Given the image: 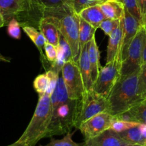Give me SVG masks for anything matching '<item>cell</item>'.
Masks as SVG:
<instances>
[{
  "label": "cell",
  "mask_w": 146,
  "mask_h": 146,
  "mask_svg": "<svg viewBox=\"0 0 146 146\" xmlns=\"http://www.w3.org/2000/svg\"><path fill=\"white\" fill-rule=\"evenodd\" d=\"M44 51H45V56L47 61L50 64L54 62L57 60V48L55 46L50 44V43H46L44 47Z\"/></svg>",
  "instance_id": "32"
},
{
  "label": "cell",
  "mask_w": 146,
  "mask_h": 146,
  "mask_svg": "<svg viewBox=\"0 0 146 146\" xmlns=\"http://www.w3.org/2000/svg\"><path fill=\"white\" fill-rule=\"evenodd\" d=\"M103 1L101 0H71V7L74 13L78 14L83 9L94 5H99Z\"/></svg>",
  "instance_id": "27"
},
{
  "label": "cell",
  "mask_w": 146,
  "mask_h": 146,
  "mask_svg": "<svg viewBox=\"0 0 146 146\" xmlns=\"http://www.w3.org/2000/svg\"><path fill=\"white\" fill-rule=\"evenodd\" d=\"M79 69L82 78L85 91H90L93 89V82L92 79L91 67L87 53V44L84 46L80 51V56L77 61Z\"/></svg>",
  "instance_id": "17"
},
{
  "label": "cell",
  "mask_w": 146,
  "mask_h": 146,
  "mask_svg": "<svg viewBox=\"0 0 146 146\" xmlns=\"http://www.w3.org/2000/svg\"><path fill=\"white\" fill-rule=\"evenodd\" d=\"M143 27H144L145 30V32H146V21H145V24H144V26H143Z\"/></svg>",
  "instance_id": "40"
},
{
  "label": "cell",
  "mask_w": 146,
  "mask_h": 146,
  "mask_svg": "<svg viewBox=\"0 0 146 146\" xmlns=\"http://www.w3.org/2000/svg\"><path fill=\"white\" fill-rule=\"evenodd\" d=\"M101 1H107V0H101ZM119 1H120V0H119Z\"/></svg>",
  "instance_id": "43"
},
{
  "label": "cell",
  "mask_w": 146,
  "mask_h": 146,
  "mask_svg": "<svg viewBox=\"0 0 146 146\" xmlns=\"http://www.w3.org/2000/svg\"><path fill=\"white\" fill-rule=\"evenodd\" d=\"M30 2L32 11H38L42 17H50L72 8L71 0H30Z\"/></svg>",
  "instance_id": "11"
},
{
  "label": "cell",
  "mask_w": 146,
  "mask_h": 146,
  "mask_svg": "<svg viewBox=\"0 0 146 146\" xmlns=\"http://www.w3.org/2000/svg\"><path fill=\"white\" fill-rule=\"evenodd\" d=\"M5 22H4V19H3V17L2 15H1V12H0V28H1V27H3L4 26H5Z\"/></svg>",
  "instance_id": "37"
},
{
  "label": "cell",
  "mask_w": 146,
  "mask_h": 146,
  "mask_svg": "<svg viewBox=\"0 0 146 146\" xmlns=\"http://www.w3.org/2000/svg\"><path fill=\"white\" fill-rule=\"evenodd\" d=\"M29 1H30V0H29ZM30 3H31V2H30ZM31 8H32V7H31Z\"/></svg>",
  "instance_id": "44"
},
{
  "label": "cell",
  "mask_w": 146,
  "mask_h": 146,
  "mask_svg": "<svg viewBox=\"0 0 146 146\" xmlns=\"http://www.w3.org/2000/svg\"><path fill=\"white\" fill-rule=\"evenodd\" d=\"M114 120V115L109 112L100 113L83 122L78 129L84 136V141H87L110 129Z\"/></svg>",
  "instance_id": "9"
},
{
  "label": "cell",
  "mask_w": 146,
  "mask_h": 146,
  "mask_svg": "<svg viewBox=\"0 0 146 146\" xmlns=\"http://www.w3.org/2000/svg\"><path fill=\"white\" fill-rule=\"evenodd\" d=\"M142 63L145 64L146 63V36L145 39L144 46H143V60H142ZM142 64V65H143Z\"/></svg>",
  "instance_id": "35"
},
{
  "label": "cell",
  "mask_w": 146,
  "mask_h": 146,
  "mask_svg": "<svg viewBox=\"0 0 146 146\" xmlns=\"http://www.w3.org/2000/svg\"><path fill=\"white\" fill-rule=\"evenodd\" d=\"M121 64L122 58L118 56L111 62L106 63L104 66H102L97 79L93 84V90L97 94L107 98L120 77Z\"/></svg>",
  "instance_id": "7"
},
{
  "label": "cell",
  "mask_w": 146,
  "mask_h": 146,
  "mask_svg": "<svg viewBox=\"0 0 146 146\" xmlns=\"http://www.w3.org/2000/svg\"><path fill=\"white\" fill-rule=\"evenodd\" d=\"M74 132H68L62 139H54L52 137L50 138V141L45 145H40L39 146H82L84 143H77L72 140V135Z\"/></svg>",
  "instance_id": "24"
},
{
  "label": "cell",
  "mask_w": 146,
  "mask_h": 146,
  "mask_svg": "<svg viewBox=\"0 0 146 146\" xmlns=\"http://www.w3.org/2000/svg\"><path fill=\"white\" fill-rule=\"evenodd\" d=\"M0 61H2V62H10V60L9 58H7V57H5L4 56H3L2 54H1V52H0Z\"/></svg>",
  "instance_id": "36"
},
{
  "label": "cell",
  "mask_w": 146,
  "mask_h": 146,
  "mask_svg": "<svg viewBox=\"0 0 146 146\" xmlns=\"http://www.w3.org/2000/svg\"><path fill=\"white\" fill-rule=\"evenodd\" d=\"M52 114L45 138L64 135L74 128L78 100L69 98L64 81L60 78L51 95Z\"/></svg>",
  "instance_id": "1"
},
{
  "label": "cell",
  "mask_w": 146,
  "mask_h": 146,
  "mask_svg": "<svg viewBox=\"0 0 146 146\" xmlns=\"http://www.w3.org/2000/svg\"><path fill=\"white\" fill-rule=\"evenodd\" d=\"M33 86L40 96L45 94L49 86V78L47 74L45 73L37 76L33 82Z\"/></svg>",
  "instance_id": "25"
},
{
  "label": "cell",
  "mask_w": 146,
  "mask_h": 146,
  "mask_svg": "<svg viewBox=\"0 0 146 146\" xmlns=\"http://www.w3.org/2000/svg\"><path fill=\"white\" fill-rule=\"evenodd\" d=\"M22 29L24 30V33L28 36L29 38L31 39V41L34 43V45L38 48L39 51L40 53V56H41L42 63L43 66H45L44 64L48 63L47 58H46V56H44V53H43L44 45L47 43V40H46L45 37L44 36V35H43L41 31H38L37 29L31 27V26L22 25Z\"/></svg>",
  "instance_id": "19"
},
{
  "label": "cell",
  "mask_w": 146,
  "mask_h": 146,
  "mask_svg": "<svg viewBox=\"0 0 146 146\" xmlns=\"http://www.w3.org/2000/svg\"><path fill=\"white\" fill-rule=\"evenodd\" d=\"M7 146H24V145H21V144H18V143H12V144H10V145H7Z\"/></svg>",
  "instance_id": "38"
},
{
  "label": "cell",
  "mask_w": 146,
  "mask_h": 146,
  "mask_svg": "<svg viewBox=\"0 0 146 146\" xmlns=\"http://www.w3.org/2000/svg\"><path fill=\"white\" fill-rule=\"evenodd\" d=\"M61 74L67 88L69 98L80 100L82 97L85 89L77 63L73 59L64 63Z\"/></svg>",
  "instance_id": "8"
},
{
  "label": "cell",
  "mask_w": 146,
  "mask_h": 146,
  "mask_svg": "<svg viewBox=\"0 0 146 146\" xmlns=\"http://www.w3.org/2000/svg\"><path fill=\"white\" fill-rule=\"evenodd\" d=\"M123 41V19L120 25L109 36L108 45L107 48L106 63H109L121 56V46Z\"/></svg>",
  "instance_id": "14"
},
{
  "label": "cell",
  "mask_w": 146,
  "mask_h": 146,
  "mask_svg": "<svg viewBox=\"0 0 146 146\" xmlns=\"http://www.w3.org/2000/svg\"><path fill=\"white\" fill-rule=\"evenodd\" d=\"M102 112H109L107 98L97 94L93 89L84 91L82 97L78 100L74 128L78 129L83 122Z\"/></svg>",
  "instance_id": "5"
},
{
  "label": "cell",
  "mask_w": 146,
  "mask_h": 146,
  "mask_svg": "<svg viewBox=\"0 0 146 146\" xmlns=\"http://www.w3.org/2000/svg\"><path fill=\"white\" fill-rule=\"evenodd\" d=\"M39 29L45 37L47 43L57 46L60 38V33L57 24L52 17H42L39 20Z\"/></svg>",
  "instance_id": "15"
},
{
  "label": "cell",
  "mask_w": 146,
  "mask_h": 146,
  "mask_svg": "<svg viewBox=\"0 0 146 146\" xmlns=\"http://www.w3.org/2000/svg\"><path fill=\"white\" fill-rule=\"evenodd\" d=\"M140 123L137 122H130V121H121V120L115 119L112 123L110 129L113 130L116 133H121L130 128L136 126Z\"/></svg>",
  "instance_id": "31"
},
{
  "label": "cell",
  "mask_w": 146,
  "mask_h": 146,
  "mask_svg": "<svg viewBox=\"0 0 146 146\" xmlns=\"http://www.w3.org/2000/svg\"><path fill=\"white\" fill-rule=\"evenodd\" d=\"M138 94L142 99L146 98V63L140 67L138 77Z\"/></svg>",
  "instance_id": "30"
},
{
  "label": "cell",
  "mask_w": 146,
  "mask_h": 146,
  "mask_svg": "<svg viewBox=\"0 0 146 146\" xmlns=\"http://www.w3.org/2000/svg\"><path fill=\"white\" fill-rule=\"evenodd\" d=\"M87 53H88V57L90 60V67H91L92 79L94 84L102 68L100 62V51H99L98 46L96 42L95 36L93 37L92 39L87 43Z\"/></svg>",
  "instance_id": "18"
},
{
  "label": "cell",
  "mask_w": 146,
  "mask_h": 146,
  "mask_svg": "<svg viewBox=\"0 0 146 146\" xmlns=\"http://www.w3.org/2000/svg\"><path fill=\"white\" fill-rule=\"evenodd\" d=\"M52 114L51 96L45 93L40 96L29 123L16 143L24 146H35L40 140L45 138L51 123Z\"/></svg>",
  "instance_id": "3"
},
{
  "label": "cell",
  "mask_w": 146,
  "mask_h": 146,
  "mask_svg": "<svg viewBox=\"0 0 146 146\" xmlns=\"http://www.w3.org/2000/svg\"><path fill=\"white\" fill-rule=\"evenodd\" d=\"M145 36V30L142 26L130 43L125 58L122 61L120 76L128 75L140 68L143 64V50Z\"/></svg>",
  "instance_id": "6"
},
{
  "label": "cell",
  "mask_w": 146,
  "mask_h": 146,
  "mask_svg": "<svg viewBox=\"0 0 146 146\" xmlns=\"http://www.w3.org/2000/svg\"><path fill=\"white\" fill-rule=\"evenodd\" d=\"M78 16L97 29L99 28L102 21L106 19L100 9V4L84 9L79 13Z\"/></svg>",
  "instance_id": "20"
},
{
  "label": "cell",
  "mask_w": 146,
  "mask_h": 146,
  "mask_svg": "<svg viewBox=\"0 0 146 146\" xmlns=\"http://www.w3.org/2000/svg\"><path fill=\"white\" fill-rule=\"evenodd\" d=\"M87 146H126L127 142L122 138L118 133L107 129L97 136L84 141Z\"/></svg>",
  "instance_id": "13"
},
{
  "label": "cell",
  "mask_w": 146,
  "mask_h": 146,
  "mask_svg": "<svg viewBox=\"0 0 146 146\" xmlns=\"http://www.w3.org/2000/svg\"><path fill=\"white\" fill-rule=\"evenodd\" d=\"M140 69L128 75L120 76L112 88L107 101L109 113L113 115L128 111L143 100L138 94Z\"/></svg>",
  "instance_id": "2"
},
{
  "label": "cell",
  "mask_w": 146,
  "mask_h": 146,
  "mask_svg": "<svg viewBox=\"0 0 146 146\" xmlns=\"http://www.w3.org/2000/svg\"><path fill=\"white\" fill-rule=\"evenodd\" d=\"M50 17L57 24L62 36L70 46L73 60L77 62L80 54V17L70 9L55 17Z\"/></svg>",
  "instance_id": "4"
},
{
  "label": "cell",
  "mask_w": 146,
  "mask_h": 146,
  "mask_svg": "<svg viewBox=\"0 0 146 146\" xmlns=\"http://www.w3.org/2000/svg\"><path fill=\"white\" fill-rule=\"evenodd\" d=\"M120 1L123 3L125 9L135 18L137 19L143 26V18H142L141 13H140L137 0H120Z\"/></svg>",
  "instance_id": "26"
},
{
  "label": "cell",
  "mask_w": 146,
  "mask_h": 146,
  "mask_svg": "<svg viewBox=\"0 0 146 146\" xmlns=\"http://www.w3.org/2000/svg\"><path fill=\"white\" fill-rule=\"evenodd\" d=\"M115 119L146 124V98L123 113L114 115Z\"/></svg>",
  "instance_id": "16"
},
{
  "label": "cell",
  "mask_w": 146,
  "mask_h": 146,
  "mask_svg": "<svg viewBox=\"0 0 146 146\" xmlns=\"http://www.w3.org/2000/svg\"><path fill=\"white\" fill-rule=\"evenodd\" d=\"M142 26L143 25L141 23L125 9L124 15L123 17V41L121 46L122 61L125 58L130 43Z\"/></svg>",
  "instance_id": "10"
},
{
  "label": "cell",
  "mask_w": 146,
  "mask_h": 146,
  "mask_svg": "<svg viewBox=\"0 0 146 146\" xmlns=\"http://www.w3.org/2000/svg\"><path fill=\"white\" fill-rule=\"evenodd\" d=\"M25 11H32L29 0H0V12L6 25L11 19Z\"/></svg>",
  "instance_id": "12"
},
{
  "label": "cell",
  "mask_w": 146,
  "mask_h": 146,
  "mask_svg": "<svg viewBox=\"0 0 146 146\" xmlns=\"http://www.w3.org/2000/svg\"><path fill=\"white\" fill-rule=\"evenodd\" d=\"M118 133L129 144H140L143 145L146 141V138L142 132L140 123Z\"/></svg>",
  "instance_id": "22"
},
{
  "label": "cell",
  "mask_w": 146,
  "mask_h": 146,
  "mask_svg": "<svg viewBox=\"0 0 146 146\" xmlns=\"http://www.w3.org/2000/svg\"><path fill=\"white\" fill-rule=\"evenodd\" d=\"M46 74H47L49 78V86L48 89H47L46 93L51 96L53 91H54V88H55L56 84H57V79H58L59 75L60 74H57V72H55V71H54L52 69L47 70L46 71Z\"/></svg>",
  "instance_id": "33"
},
{
  "label": "cell",
  "mask_w": 146,
  "mask_h": 146,
  "mask_svg": "<svg viewBox=\"0 0 146 146\" xmlns=\"http://www.w3.org/2000/svg\"><path fill=\"white\" fill-rule=\"evenodd\" d=\"M140 13H141L142 18H143V26L146 21V0H137Z\"/></svg>",
  "instance_id": "34"
},
{
  "label": "cell",
  "mask_w": 146,
  "mask_h": 146,
  "mask_svg": "<svg viewBox=\"0 0 146 146\" xmlns=\"http://www.w3.org/2000/svg\"><path fill=\"white\" fill-rule=\"evenodd\" d=\"M126 146H143V145H140V144H129V145Z\"/></svg>",
  "instance_id": "39"
},
{
  "label": "cell",
  "mask_w": 146,
  "mask_h": 146,
  "mask_svg": "<svg viewBox=\"0 0 146 146\" xmlns=\"http://www.w3.org/2000/svg\"><path fill=\"white\" fill-rule=\"evenodd\" d=\"M100 7L106 18L113 19H123L125 7L119 0H107L101 3Z\"/></svg>",
  "instance_id": "21"
},
{
  "label": "cell",
  "mask_w": 146,
  "mask_h": 146,
  "mask_svg": "<svg viewBox=\"0 0 146 146\" xmlns=\"http://www.w3.org/2000/svg\"><path fill=\"white\" fill-rule=\"evenodd\" d=\"M143 146H146V141H145V143L144 145H143Z\"/></svg>",
  "instance_id": "42"
},
{
  "label": "cell",
  "mask_w": 146,
  "mask_h": 146,
  "mask_svg": "<svg viewBox=\"0 0 146 146\" xmlns=\"http://www.w3.org/2000/svg\"><path fill=\"white\" fill-rule=\"evenodd\" d=\"M97 29L93 27L84 20L80 17V34H79V40H80V49L81 51L82 48L84 45L90 42L93 37L95 36V32Z\"/></svg>",
  "instance_id": "23"
},
{
  "label": "cell",
  "mask_w": 146,
  "mask_h": 146,
  "mask_svg": "<svg viewBox=\"0 0 146 146\" xmlns=\"http://www.w3.org/2000/svg\"><path fill=\"white\" fill-rule=\"evenodd\" d=\"M82 146H87V145H86V144H85V142L84 143V145H83Z\"/></svg>",
  "instance_id": "41"
},
{
  "label": "cell",
  "mask_w": 146,
  "mask_h": 146,
  "mask_svg": "<svg viewBox=\"0 0 146 146\" xmlns=\"http://www.w3.org/2000/svg\"><path fill=\"white\" fill-rule=\"evenodd\" d=\"M7 33L10 37L14 39L21 38V24L16 17L11 19L7 24Z\"/></svg>",
  "instance_id": "29"
},
{
  "label": "cell",
  "mask_w": 146,
  "mask_h": 146,
  "mask_svg": "<svg viewBox=\"0 0 146 146\" xmlns=\"http://www.w3.org/2000/svg\"><path fill=\"white\" fill-rule=\"evenodd\" d=\"M121 19H113L106 18L102 21L99 28L102 30L106 36H109L110 34L120 25L121 23Z\"/></svg>",
  "instance_id": "28"
}]
</instances>
